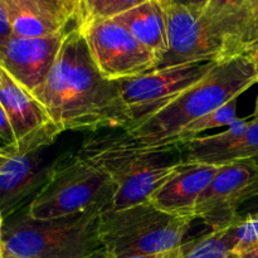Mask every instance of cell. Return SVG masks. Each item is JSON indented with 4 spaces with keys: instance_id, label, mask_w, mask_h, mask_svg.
<instances>
[{
    "instance_id": "1f68e13d",
    "label": "cell",
    "mask_w": 258,
    "mask_h": 258,
    "mask_svg": "<svg viewBox=\"0 0 258 258\" xmlns=\"http://www.w3.org/2000/svg\"><path fill=\"white\" fill-rule=\"evenodd\" d=\"M0 258H4V241H3V229H0Z\"/></svg>"
},
{
    "instance_id": "4fadbf2b",
    "label": "cell",
    "mask_w": 258,
    "mask_h": 258,
    "mask_svg": "<svg viewBox=\"0 0 258 258\" xmlns=\"http://www.w3.org/2000/svg\"><path fill=\"white\" fill-rule=\"evenodd\" d=\"M219 166L181 160L175 173L150 197L149 202L165 213L194 218L197 202L212 183Z\"/></svg>"
},
{
    "instance_id": "ffe728a7",
    "label": "cell",
    "mask_w": 258,
    "mask_h": 258,
    "mask_svg": "<svg viewBox=\"0 0 258 258\" xmlns=\"http://www.w3.org/2000/svg\"><path fill=\"white\" fill-rule=\"evenodd\" d=\"M149 0H81L77 27L97 19H112Z\"/></svg>"
},
{
    "instance_id": "603a6c76",
    "label": "cell",
    "mask_w": 258,
    "mask_h": 258,
    "mask_svg": "<svg viewBox=\"0 0 258 258\" xmlns=\"http://www.w3.org/2000/svg\"><path fill=\"white\" fill-rule=\"evenodd\" d=\"M234 256H241L258 247V211L241 217L229 227Z\"/></svg>"
},
{
    "instance_id": "8fae6325",
    "label": "cell",
    "mask_w": 258,
    "mask_h": 258,
    "mask_svg": "<svg viewBox=\"0 0 258 258\" xmlns=\"http://www.w3.org/2000/svg\"><path fill=\"white\" fill-rule=\"evenodd\" d=\"M0 103L4 107L15 143L5 145L12 154L27 155L48 148L60 135L44 108L0 62Z\"/></svg>"
},
{
    "instance_id": "5bb4252c",
    "label": "cell",
    "mask_w": 258,
    "mask_h": 258,
    "mask_svg": "<svg viewBox=\"0 0 258 258\" xmlns=\"http://www.w3.org/2000/svg\"><path fill=\"white\" fill-rule=\"evenodd\" d=\"M7 148V146H5ZM42 150L27 155L12 154L0 170V209L9 213L27 197L39 191L47 181L52 163H45Z\"/></svg>"
},
{
    "instance_id": "f1b7e54d",
    "label": "cell",
    "mask_w": 258,
    "mask_h": 258,
    "mask_svg": "<svg viewBox=\"0 0 258 258\" xmlns=\"http://www.w3.org/2000/svg\"><path fill=\"white\" fill-rule=\"evenodd\" d=\"M83 258H115V257L111 256V254L108 253L105 248H101V249H98L97 252H95V253L90 254V256H87V257H83Z\"/></svg>"
},
{
    "instance_id": "ba28073f",
    "label": "cell",
    "mask_w": 258,
    "mask_h": 258,
    "mask_svg": "<svg viewBox=\"0 0 258 258\" xmlns=\"http://www.w3.org/2000/svg\"><path fill=\"white\" fill-rule=\"evenodd\" d=\"M78 28L93 63L106 80L117 82L155 70V55L116 20H91Z\"/></svg>"
},
{
    "instance_id": "d6a6232c",
    "label": "cell",
    "mask_w": 258,
    "mask_h": 258,
    "mask_svg": "<svg viewBox=\"0 0 258 258\" xmlns=\"http://www.w3.org/2000/svg\"><path fill=\"white\" fill-rule=\"evenodd\" d=\"M252 120H258V95L256 100V106H254V112H253V118Z\"/></svg>"
},
{
    "instance_id": "f546056e",
    "label": "cell",
    "mask_w": 258,
    "mask_h": 258,
    "mask_svg": "<svg viewBox=\"0 0 258 258\" xmlns=\"http://www.w3.org/2000/svg\"><path fill=\"white\" fill-rule=\"evenodd\" d=\"M67 3H68V5H70L71 9H72L73 14H75V17H76V22H77L78 10H80L81 0H67Z\"/></svg>"
},
{
    "instance_id": "836d02e7",
    "label": "cell",
    "mask_w": 258,
    "mask_h": 258,
    "mask_svg": "<svg viewBox=\"0 0 258 258\" xmlns=\"http://www.w3.org/2000/svg\"><path fill=\"white\" fill-rule=\"evenodd\" d=\"M3 227H4V216H3V212L0 209V229H3Z\"/></svg>"
},
{
    "instance_id": "83f0119b",
    "label": "cell",
    "mask_w": 258,
    "mask_h": 258,
    "mask_svg": "<svg viewBox=\"0 0 258 258\" xmlns=\"http://www.w3.org/2000/svg\"><path fill=\"white\" fill-rule=\"evenodd\" d=\"M244 54H246L247 57L249 58V60L252 62V64H253L254 70H256L257 77H258V45L256 48H253V49L249 50V52L244 53Z\"/></svg>"
},
{
    "instance_id": "484cf974",
    "label": "cell",
    "mask_w": 258,
    "mask_h": 258,
    "mask_svg": "<svg viewBox=\"0 0 258 258\" xmlns=\"http://www.w3.org/2000/svg\"><path fill=\"white\" fill-rule=\"evenodd\" d=\"M164 5H178L191 10L197 14H203L208 0H160Z\"/></svg>"
},
{
    "instance_id": "e575fe53",
    "label": "cell",
    "mask_w": 258,
    "mask_h": 258,
    "mask_svg": "<svg viewBox=\"0 0 258 258\" xmlns=\"http://www.w3.org/2000/svg\"><path fill=\"white\" fill-rule=\"evenodd\" d=\"M233 258H238V257H237V256H234V257H233Z\"/></svg>"
},
{
    "instance_id": "9a60e30c",
    "label": "cell",
    "mask_w": 258,
    "mask_h": 258,
    "mask_svg": "<svg viewBox=\"0 0 258 258\" xmlns=\"http://www.w3.org/2000/svg\"><path fill=\"white\" fill-rule=\"evenodd\" d=\"M112 19L122 24L138 42L155 55L158 62L166 53V13L160 0H149Z\"/></svg>"
},
{
    "instance_id": "e0dca14e",
    "label": "cell",
    "mask_w": 258,
    "mask_h": 258,
    "mask_svg": "<svg viewBox=\"0 0 258 258\" xmlns=\"http://www.w3.org/2000/svg\"><path fill=\"white\" fill-rule=\"evenodd\" d=\"M234 55L244 54L258 45V0H244L231 35Z\"/></svg>"
},
{
    "instance_id": "d6986e66",
    "label": "cell",
    "mask_w": 258,
    "mask_h": 258,
    "mask_svg": "<svg viewBox=\"0 0 258 258\" xmlns=\"http://www.w3.org/2000/svg\"><path fill=\"white\" fill-rule=\"evenodd\" d=\"M237 100L238 98L229 101L226 105L211 111L209 113L202 116L201 118L186 126L183 133L180 134V136H179V146L183 145L184 143L193 140V139L199 138L202 133H206V131L212 130V128L231 126L237 120Z\"/></svg>"
},
{
    "instance_id": "44dd1931",
    "label": "cell",
    "mask_w": 258,
    "mask_h": 258,
    "mask_svg": "<svg viewBox=\"0 0 258 258\" xmlns=\"http://www.w3.org/2000/svg\"><path fill=\"white\" fill-rule=\"evenodd\" d=\"M5 4L29 10L63 27L77 25L76 17L67 0H5Z\"/></svg>"
},
{
    "instance_id": "4316f807",
    "label": "cell",
    "mask_w": 258,
    "mask_h": 258,
    "mask_svg": "<svg viewBox=\"0 0 258 258\" xmlns=\"http://www.w3.org/2000/svg\"><path fill=\"white\" fill-rule=\"evenodd\" d=\"M184 257V243L178 248L170 249L166 252H159V253H149V254H135V256H128L122 258H183Z\"/></svg>"
},
{
    "instance_id": "30bf717a",
    "label": "cell",
    "mask_w": 258,
    "mask_h": 258,
    "mask_svg": "<svg viewBox=\"0 0 258 258\" xmlns=\"http://www.w3.org/2000/svg\"><path fill=\"white\" fill-rule=\"evenodd\" d=\"M164 8L168 49L155 70L199 60L222 62L233 58L226 37L207 24L201 14L178 5H164Z\"/></svg>"
},
{
    "instance_id": "3957f363",
    "label": "cell",
    "mask_w": 258,
    "mask_h": 258,
    "mask_svg": "<svg viewBox=\"0 0 258 258\" xmlns=\"http://www.w3.org/2000/svg\"><path fill=\"white\" fill-rule=\"evenodd\" d=\"M77 153L102 168L115 181L113 211L149 202L181 161L179 149L141 148L122 128L95 133L85 139Z\"/></svg>"
},
{
    "instance_id": "7c38bea8",
    "label": "cell",
    "mask_w": 258,
    "mask_h": 258,
    "mask_svg": "<svg viewBox=\"0 0 258 258\" xmlns=\"http://www.w3.org/2000/svg\"><path fill=\"white\" fill-rule=\"evenodd\" d=\"M73 27L42 38L12 35L0 47V62L32 93L47 78L68 32Z\"/></svg>"
},
{
    "instance_id": "7a4b0ae2",
    "label": "cell",
    "mask_w": 258,
    "mask_h": 258,
    "mask_svg": "<svg viewBox=\"0 0 258 258\" xmlns=\"http://www.w3.org/2000/svg\"><path fill=\"white\" fill-rule=\"evenodd\" d=\"M254 83L258 77L249 58L236 55L217 63L203 80L155 115L122 130L141 148L179 149V136L186 126L238 98Z\"/></svg>"
},
{
    "instance_id": "5b68a950",
    "label": "cell",
    "mask_w": 258,
    "mask_h": 258,
    "mask_svg": "<svg viewBox=\"0 0 258 258\" xmlns=\"http://www.w3.org/2000/svg\"><path fill=\"white\" fill-rule=\"evenodd\" d=\"M102 212L63 218L33 219L25 214L3 227L4 258H83L103 248L100 238Z\"/></svg>"
},
{
    "instance_id": "4dcf8cb0",
    "label": "cell",
    "mask_w": 258,
    "mask_h": 258,
    "mask_svg": "<svg viewBox=\"0 0 258 258\" xmlns=\"http://www.w3.org/2000/svg\"><path fill=\"white\" fill-rule=\"evenodd\" d=\"M238 258H258V247L251 249V251L246 252V253L241 254V256H237Z\"/></svg>"
},
{
    "instance_id": "52a82bcc",
    "label": "cell",
    "mask_w": 258,
    "mask_h": 258,
    "mask_svg": "<svg viewBox=\"0 0 258 258\" xmlns=\"http://www.w3.org/2000/svg\"><path fill=\"white\" fill-rule=\"evenodd\" d=\"M217 63L219 62L199 60L153 70L136 77L117 81L121 100L130 120L127 125L145 120L170 105L203 80Z\"/></svg>"
},
{
    "instance_id": "d4e9b609",
    "label": "cell",
    "mask_w": 258,
    "mask_h": 258,
    "mask_svg": "<svg viewBox=\"0 0 258 258\" xmlns=\"http://www.w3.org/2000/svg\"><path fill=\"white\" fill-rule=\"evenodd\" d=\"M12 35V28H10L7 4H5V0H0V47L4 45V43Z\"/></svg>"
},
{
    "instance_id": "8992f818",
    "label": "cell",
    "mask_w": 258,
    "mask_h": 258,
    "mask_svg": "<svg viewBox=\"0 0 258 258\" xmlns=\"http://www.w3.org/2000/svg\"><path fill=\"white\" fill-rule=\"evenodd\" d=\"M193 221L165 213L145 202L103 212L100 238L103 248L115 258L159 253L180 247Z\"/></svg>"
},
{
    "instance_id": "6da1fadb",
    "label": "cell",
    "mask_w": 258,
    "mask_h": 258,
    "mask_svg": "<svg viewBox=\"0 0 258 258\" xmlns=\"http://www.w3.org/2000/svg\"><path fill=\"white\" fill-rule=\"evenodd\" d=\"M60 134L123 128L128 116L117 82L98 72L80 28H71L44 82L32 92Z\"/></svg>"
},
{
    "instance_id": "277c9868",
    "label": "cell",
    "mask_w": 258,
    "mask_h": 258,
    "mask_svg": "<svg viewBox=\"0 0 258 258\" xmlns=\"http://www.w3.org/2000/svg\"><path fill=\"white\" fill-rule=\"evenodd\" d=\"M116 184L100 166L78 153H66L53 161L47 181L28 206L33 219L63 218L112 207Z\"/></svg>"
},
{
    "instance_id": "2e32d148",
    "label": "cell",
    "mask_w": 258,
    "mask_h": 258,
    "mask_svg": "<svg viewBox=\"0 0 258 258\" xmlns=\"http://www.w3.org/2000/svg\"><path fill=\"white\" fill-rule=\"evenodd\" d=\"M7 9L8 15H9L12 34L15 37L42 38L55 34V33L70 28L63 27V25L52 22L47 18H43L40 15L29 12V10L14 7V5H7Z\"/></svg>"
},
{
    "instance_id": "9c48e42d",
    "label": "cell",
    "mask_w": 258,
    "mask_h": 258,
    "mask_svg": "<svg viewBox=\"0 0 258 258\" xmlns=\"http://www.w3.org/2000/svg\"><path fill=\"white\" fill-rule=\"evenodd\" d=\"M254 197H258L257 159L223 164L197 202L194 218L211 231L226 229L239 218V207Z\"/></svg>"
},
{
    "instance_id": "7402d4cb",
    "label": "cell",
    "mask_w": 258,
    "mask_h": 258,
    "mask_svg": "<svg viewBox=\"0 0 258 258\" xmlns=\"http://www.w3.org/2000/svg\"><path fill=\"white\" fill-rule=\"evenodd\" d=\"M248 159L258 160V120L248 121L246 131L216 159L214 165Z\"/></svg>"
},
{
    "instance_id": "ac0fdd59",
    "label": "cell",
    "mask_w": 258,
    "mask_h": 258,
    "mask_svg": "<svg viewBox=\"0 0 258 258\" xmlns=\"http://www.w3.org/2000/svg\"><path fill=\"white\" fill-rule=\"evenodd\" d=\"M243 4L244 0H208L206 9L202 14V19L207 24L211 25L213 29L226 37L233 57L236 55L233 54V50H232L231 35L234 22H236Z\"/></svg>"
},
{
    "instance_id": "cb8c5ba5",
    "label": "cell",
    "mask_w": 258,
    "mask_h": 258,
    "mask_svg": "<svg viewBox=\"0 0 258 258\" xmlns=\"http://www.w3.org/2000/svg\"><path fill=\"white\" fill-rule=\"evenodd\" d=\"M0 141L4 145H13L15 143V134L2 103H0Z\"/></svg>"
}]
</instances>
